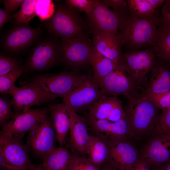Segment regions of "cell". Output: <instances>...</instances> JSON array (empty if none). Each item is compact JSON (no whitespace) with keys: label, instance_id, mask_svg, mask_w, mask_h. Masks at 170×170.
<instances>
[{"label":"cell","instance_id":"obj_1","mask_svg":"<svg viewBox=\"0 0 170 170\" xmlns=\"http://www.w3.org/2000/svg\"><path fill=\"white\" fill-rule=\"evenodd\" d=\"M158 109L142 95L128 100L125 118L128 125L129 139L137 146L141 145L150 135L159 116Z\"/></svg>","mask_w":170,"mask_h":170},{"label":"cell","instance_id":"obj_30","mask_svg":"<svg viewBox=\"0 0 170 170\" xmlns=\"http://www.w3.org/2000/svg\"><path fill=\"white\" fill-rule=\"evenodd\" d=\"M23 71V67H21L8 74L0 76V93L9 94L12 96L18 87L15 85V81Z\"/></svg>","mask_w":170,"mask_h":170},{"label":"cell","instance_id":"obj_6","mask_svg":"<svg viewBox=\"0 0 170 170\" xmlns=\"http://www.w3.org/2000/svg\"><path fill=\"white\" fill-rule=\"evenodd\" d=\"M89 76L73 71H64L56 74L37 75L32 81L38 83L45 92L55 99L65 97Z\"/></svg>","mask_w":170,"mask_h":170},{"label":"cell","instance_id":"obj_5","mask_svg":"<svg viewBox=\"0 0 170 170\" xmlns=\"http://www.w3.org/2000/svg\"><path fill=\"white\" fill-rule=\"evenodd\" d=\"M101 96L124 95L128 100L141 97V88L137 83L125 62L106 76L99 85Z\"/></svg>","mask_w":170,"mask_h":170},{"label":"cell","instance_id":"obj_40","mask_svg":"<svg viewBox=\"0 0 170 170\" xmlns=\"http://www.w3.org/2000/svg\"><path fill=\"white\" fill-rule=\"evenodd\" d=\"M151 167L148 162L140 156L139 159L126 170H152Z\"/></svg>","mask_w":170,"mask_h":170},{"label":"cell","instance_id":"obj_29","mask_svg":"<svg viewBox=\"0 0 170 170\" xmlns=\"http://www.w3.org/2000/svg\"><path fill=\"white\" fill-rule=\"evenodd\" d=\"M36 0H24L20 9L14 14V25H28L36 15L35 6Z\"/></svg>","mask_w":170,"mask_h":170},{"label":"cell","instance_id":"obj_17","mask_svg":"<svg viewBox=\"0 0 170 170\" xmlns=\"http://www.w3.org/2000/svg\"><path fill=\"white\" fill-rule=\"evenodd\" d=\"M101 96L98 84L93 76H89L80 85L63 98V102L77 113L88 111Z\"/></svg>","mask_w":170,"mask_h":170},{"label":"cell","instance_id":"obj_21","mask_svg":"<svg viewBox=\"0 0 170 170\" xmlns=\"http://www.w3.org/2000/svg\"><path fill=\"white\" fill-rule=\"evenodd\" d=\"M140 156L137 146L128 140L110 148L109 164L120 170H126L134 164Z\"/></svg>","mask_w":170,"mask_h":170},{"label":"cell","instance_id":"obj_20","mask_svg":"<svg viewBox=\"0 0 170 170\" xmlns=\"http://www.w3.org/2000/svg\"><path fill=\"white\" fill-rule=\"evenodd\" d=\"M94 49L117 65L124 62L121 50L123 46L118 34L107 32L92 33Z\"/></svg>","mask_w":170,"mask_h":170},{"label":"cell","instance_id":"obj_13","mask_svg":"<svg viewBox=\"0 0 170 170\" xmlns=\"http://www.w3.org/2000/svg\"><path fill=\"white\" fill-rule=\"evenodd\" d=\"M124 61L138 84L146 86V75L156 61V54L151 48L144 50H128L122 54Z\"/></svg>","mask_w":170,"mask_h":170},{"label":"cell","instance_id":"obj_16","mask_svg":"<svg viewBox=\"0 0 170 170\" xmlns=\"http://www.w3.org/2000/svg\"><path fill=\"white\" fill-rule=\"evenodd\" d=\"M140 156L151 166L170 161V136L167 133L151 134L141 144Z\"/></svg>","mask_w":170,"mask_h":170},{"label":"cell","instance_id":"obj_48","mask_svg":"<svg viewBox=\"0 0 170 170\" xmlns=\"http://www.w3.org/2000/svg\"><path fill=\"white\" fill-rule=\"evenodd\" d=\"M166 133H168V134H169L170 135V131L166 132Z\"/></svg>","mask_w":170,"mask_h":170},{"label":"cell","instance_id":"obj_37","mask_svg":"<svg viewBox=\"0 0 170 170\" xmlns=\"http://www.w3.org/2000/svg\"><path fill=\"white\" fill-rule=\"evenodd\" d=\"M97 0H66L65 3L69 6L79 12L88 14L93 10Z\"/></svg>","mask_w":170,"mask_h":170},{"label":"cell","instance_id":"obj_36","mask_svg":"<svg viewBox=\"0 0 170 170\" xmlns=\"http://www.w3.org/2000/svg\"><path fill=\"white\" fill-rule=\"evenodd\" d=\"M11 100H9L4 97L0 98V125L2 126L4 124L12 119L16 113L12 108Z\"/></svg>","mask_w":170,"mask_h":170},{"label":"cell","instance_id":"obj_15","mask_svg":"<svg viewBox=\"0 0 170 170\" xmlns=\"http://www.w3.org/2000/svg\"><path fill=\"white\" fill-rule=\"evenodd\" d=\"M12 96V105L15 113L26 110L32 106H39L55 99L45 92L38 83L32 81L18 87Z\"/></svg>","mask_w":170,"mask_h":170},{"label":"cell","instance_id":"obj_28","mask_svg":"<svg viewBox=\"0 0 170 170\" xmlns=\"http://www.w3.org/2000/svg\"><path fill=\"white\" fill-rule=\"evenodd\" d=\"M156 57L161 58L170 53V26L160 24L151 47Z\"/></svg>","mask_w":170,"mask_h":170},{"label":"cell","instance_id":"obj_39","mask_svg":"<svg viewBox=\"0 0 170 170\" xmlns=\"http://www.w3.org/2000/svg\"><path fill=\"white\" fill-rule=\"evenodd\" d=\"M161 24L170 26V0H166L160 14Z\"/></svg>","mask_w":170,"mask_h":170},{"label":"cell","instance_id":"obj_47","mask_svg":"<svg viewBox=\"0 0 170 170\" xmlns=\"http://www.w3.org/2000/svg\"><path fill=\"white\" fill-rule=\"evenodd\" d=\"M154 170H165V169H162V168H156Z\"/></svg>","mask_w":170,"mask_h":170},{"label":"cell","instance_id":"obj_22","mask_svg":"<svg viewBox=\"0 0 170 170\" xmlns=\"http://www.w3.org/2000/svg\"><path fill=\"white\" fill-rule=\"evenodd\" d=\"M170 91V68L157 58L150 71L149 81L143 93L160 94Z\"/></svg>","mask_w":170,"mask_h":170},{"label":"cell","instance_id":"obj_18","mask_svg":"<svg viewBox=\"0 0 170 170\" xmlns=\"http://www.w3.org/2000/svg\"><path fill=\"white\" fill-rule=\"evenodd\" d=\"M66 105L71 117L70 137L68 147L74 155L86 156L90 137L86 120L78 115L69 106Z\"/></svg>","mask_w":170,"mask_h":170},{"label":"cell","instance_id":"obj_38","mask_svg":"<svg viewBox=\"0 0 170 170\" xmlns=\"http://www.w3.org/2000/svg\"><path fill=\"white\" fill-rule=\"evenodd\" d=\"M21 67L20 62L16 59L0 54V76L8 74Z\"/></svg>","mask_w":170,"mask_h":170},{"label":"cell","instance_id":"obj_45","mask_svg":"<svg viewBox=\"0 0 170 170\" xmlns=\"http://www.w3.org/2000/svg\"><path fill=\"white\" fill-rule=\"evenodd\" d=\"M164 169L165 170H170V162L167 165Z\"/></svg>","mask_w":170,"mask_h":170},{"label":"cell","instance_id":"obj_14","mask_svg":"<svg viewBox=\"0 0 170 170\" xmlns=\"http://www.w3.org/2000/svg\"><path fill=\"white\" fill-rule=\"evenodd\" d=\"M56 141L55 129L48 117L29 132L27 140L32 150L42 159L56 147Z\"/></svg>","mask_w":170,"mask_h":170},{"label":"cell","instance_id":"obj_43","mask_svg":"<svg viewBox=\"0 0 170 170\" xmlns=\"http://www.w3.org/2000/svg\"><path fill=\"white\" fill-rule=\"evenodd\" d=\"M29 170H48L42 165H36L32 164L30 166Z\"/></svg>","mask_w":170,"mask_h":170},{"label":"cell","instance_id":"obj_44","mask_svg":"<svg viewBox=\"0 0 170 170\" xmlns=\"http://www.w3.org/2000/svg\"><path fill=\"white\" fill-rule=\"evenodd\" d=\"M102 170H120L115 166L110 164L106 165Z\"/></svg>","mask_w":170,"mask_h":170},{"label":"cell","instance_id":"obj_24","mask_svg":"<svg viewBox=\"0 0 170 170\" xmlns=\"http://www.w3.org/2000/svg\"><path fill=\"white\" fill-rule=\"evenodd\" d=\"M110 147L99 138L90 135L87 156L88 160L99 170L110 162Z\"/></svg>","mask_w":170,"mask_h":170},{"label":"cell","instance_id":"obj_41","mask_svg":"<svg viewBox=\"0 0 170 170\" xmlns=\"http://www.w3.org/2000/svg\"><path fill=\"white\" fill-rule=\"evenodd\" d=\"M5 10L8 13L12 14L21 6L23 0H3Z\"/></svg>","mask_w":170,"mask_h":170},{"label":"cell","instance_id":"obj_42","mask_svg":"<svg viewBox=\"0 0 170 170\" xmlns=\"http://www.w3.org/2000/svg\"><path fill=\"white\" fill-rule=\"evenodd\" d=\"M14 19V14L7 12L5 9L0 8V31L3 26L8 22Z\"/></svg>","mask_w":170,"mask_h":170},{"label":"cell","instance_id":"obj_27","mask_svg":"<svg viewBox=\"0 0 170 170\" xmlns=\"http://www.w3.org/2000/svg\"><path fill=\"white\" fill-rule=\"evenodd\" d=\"M130 16L138 20L160 19L159 11L149 0H127Z\"/></svg>","mask_w":170,"mask_h":170},{"label":"cell","instance_id":"obj_23","mask_svg":"<svg viewBox=\"0 0 170 170\" xmlns=\"http://www.w3.org/2000/svg\"><path fill=\"white\" fill-rule=\"evenodd\" d=\"M50 119L55 129L59 146L63 147L66 141L71 126L70 115L67 106L65 103L49 106Z\"/></svg>","mask_w":170,"mask_h":170},{"label":"cell","instance_id":"obj_33","mask_svg":"<svg viewBox=\"0 0 170 170\" xmlns=\"http://www.w3.org/2000/svg\"><path fill=\"white\" fill-rule=\"evenodd\" d=\"M169 131L170 107L163 109L162 112L159 114L154 129L151 134L165 133Z\"/></svg>","mask_w":170,"mask_h":170},{"label":"cell","instance_id":"obj_4","mask_svg":"<svg viewBox=\"0 0 170 170\" xmlns=\"http://www.w3.org/2000/svg\"><path fill=\"white\" fill-rule=\"evenodd\" d=\"M60 63H62L60 40L48 34L42 37L33 48L23 67V71H44Z\"/></svg>","mask_w":170,"mask_h":170},{"label":"cell","instance_id":"obj_31","mask_svg":"<svg viewBox=\"0 0 170 170\" xmlns=\"http://www.w3.org/2000/svg\"><path fill=\"white\" fill-rule=\"evenodd\" d=\"M35 9L36 15L43 22L53 16L55 12V5L51 0H37Z\"/></svg>","mask_w":170,"mask_h":170},{"label":"cell","instance_id":"obj_8","mask_svg":"<svg viewBox=\"0 0 170 170\" xmlns=\"http://www.w3.org/2000/svg\"><path fill=\"white\" fill-rule=\"evenodd\" d=\"M42 26L33 28L28 25H15L3 37L1 41L2 49L7 53L19 54L34 47L42 38Z\"/></svg>","mask_w":170,"mask_h":170},{"label":"cell","instance_id":"obj_3","mask_svg":"<svg viewBox=\"0 0 170 170\" xmlns=\"http://www.w3.org/2000/svg\"><path fill=\"white\" fill-rule=\"evenodd\" d=\"M160 24V19L138 20L130 16L123 22L118 35L128 50L150 48Z\"/></svg>","mask_w":170,"mask_h":170},{"label":"cell","instance_id":"obj_34","mask_svg":"<svg viewBox=\"0 0 170 170\" xmlns=\"http://www.w3.org/2000/svg\"><path fill=\"white\" fill-rule=\"evenodd\" d=\"M142 95L153 103L159 109L170 107V91L160 94L143 93Z\"/></svg>","mask_w":170,"mask_h":170},{"label":"cell","instance_id":"obj_11","mask_svg":"<svg viewBox=\"0 0 170 170\" xmlns=\"http://www.w3.org/2000/svg\"><path fill=\"white\" fill-rule=\"evenodd\" d=\"M31 164L26 147L21 140L0 135V168L29 170Z\"/></svg>","mask_w":170,"mask_h":170},{"label":"cell","instance_id":"obj_46","mask_svg":"<svg viewBox=\"0 0 170 170\" xmlns=\"http://www.w3.org/2000/svg\"><path fill=\"white\" fill-rule=\"evenodd\" d=\"M0 170H24L15 169H7V168H0Z\"/></svg>","mask_w":170,"mask_h":170},{"label":"cell","instance_id":"obj_10","mask_svg":"<svg viewBox=\"0 0 170 170\" xmlns=\"http://www.w3.org/2000/svg\"><path fill=\"white\" fill-rule=\"evenodd\" d=\"M84 118L90 135L99 138L110 147L129 140L128 125L125 118L113 122L96 120L88 114Z\"/></svg>","mask_w":170,"mask_h":170},{"label":"cell","instance_id":"obj_26","mask_svg":"<svg viewBox=\"0 0 170 170\" xmlns=\"http://www.w3.org/2000/svg\"><path fill=\"white\" fill-rule=\"evenodd\" d=\"M90 64L93 68V78L98 86L101 81L118 65L98 53L94 48L91 56Z\"/></svg>","mask_w":170,"mask_h":170},{"label":"cell","instance_id":"obj_12","mask_svg":"<svg viewBox=\"0 0 170 170\" xmlns=\"http://www.w3.org/2000/svg\"><path fill=\"white\" fill-rule=\"evenodd\" d=\"M86 24L92 33L107 32L118 34L124 21L102 0H97L93 10L86 14Z\"/></svg>","mask_w":170,"mask_h":170},{"label":"cell","instance_id":"obj_7","mask_svg":"<svg viewBox=\"0 0 170 170\" xmlns=\"http://www.w3.org/2000/svg\"><path fill=\"white\" fill-rule=\"evenodd\" d=\"M62 63L76 71L91 65L94 46L85 32L74 38L60 39Z\"/></svg>","mask_w":170,"mask_h":170},{"label":"cell","instance_id":"obj_25","mask_svg":"<svg viewBox=\"0 0 170 170\" xmlns=\"http://www.w3.org/2000/svg\"><path fill=\"white\" fill-rule=\"evenodd\" d=\"M72 156L67 148L59 146L43 158L41 165L48 170H69Z\"/></svg>","mask_w":170,"mask_h":170},{"label":"cell","instance_id":"obj_19","mask_svg":"<svg viewBox=\"0 0 170 170\" xmlns=\"http://www.w3.org/2000/svg\"><path fill=\"white\" fill-rule=\"evenodd\" d=\"M94 118L115 122L125 118L122 103L117 96H101L88 110Z\"/></svg>","mask_w":170,"mask_h":170},{"label":"cell","instance_id":"obj_9","mask_svg":"<svg viewBox=\"0 0 170 170\" xmlns=\"http://www.w3.org/2000/svg\"><path fill=\"white\" fill-rule=\"evenodd\" d=\"M49 107L30 109L16 113L10 120L1 126L0 135L12 136L21 140L26 133L48 117Z\"/></svg>","mask_w":170,"mask_h":170},{"label":"cell","instance_id":"obj_2","mask_svg":"<svg viewBox=\"0 0 170 170\" xmlns=\"http://www.w3.org/2000/svg\"><path fill=\"white\" fill-rule=\"evenodd\" d=\"M79 13L65 2L58 3L53 16L40 25L49 35L61 39L74 38L84 33L87 26Z\"/></svg>","mask_w":170,"mask_h":170},{"label":"cell","instance_id":"obj_35","mask_svg":"<svg viewBox=\"0 0 170 170\" xmlns=\"http://www.w3.org/2000/svg\"><path fill=\"white\" fill-rule=\"evenodd\" d=\"M69 170H99L86 156L72 154Z\"/></svg>","mask_w":170,"mask_h":170},{"label":"cell","instance_id":"obj_32","mask_svg":"<svg viewBox=\"0 0 170 170\" xmlns=\"http://www.w3.org/2000/svg\"><path fill=\"white\" fill-rule=\"evenodd\" d=\"M102 1L124 21L130 16L127 0H103Z\"/></svg>","mask_w":170,"mask_h":170}]
</instances>
